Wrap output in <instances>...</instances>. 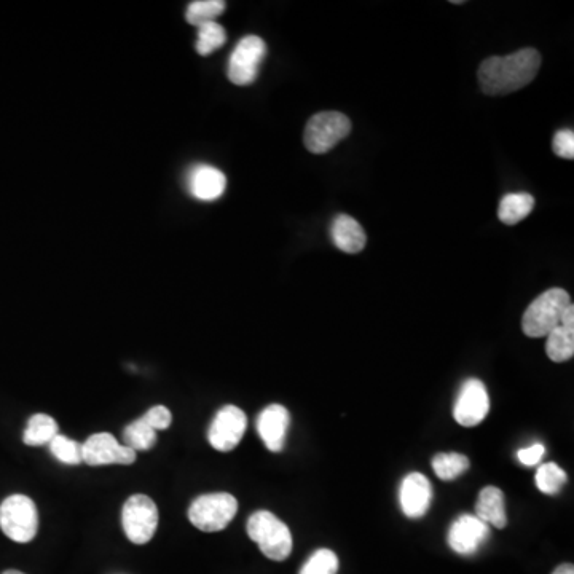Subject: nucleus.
<instances>
[{
	"label": "nucleus",
	"mask_w": 574,
	"mask_h": 574,
	"mask_svg": "<svg viewBox=\"0 0 574 574\" xmlns=\"http://www.w3.org/2000/svg\"><path fill=\"white\" fill-rule=\"evenodd\" d=\"M541 67L535 48H523L508 56H492L480 64V88L488 96L509 95L533 82Z\"/></svg>",
	"instance_id": "1"
},
{
	"label": "nucleus",
	"mask_w": 574,
	"mask_h": 574,
	"mask_svg": "<svg viewBox=\"0 0 574 574\" xmlns=\"http://www.w3.org/2000/svg\"><path fill=\"white\" fill-rule=\"evenodd\" d=\"M571 305L570 294L560 287H552L549 291L536 297L530 303L522 318L523 334L530 339H543L547 334L562 323L563 313Z\"/></svg>",
	"instance_id": "2"
},
{
	"label": "nucleus",
	"mask_w": 574,
	"mask_h": 574,
	"mask_svg": "<svg viewBox=\"0 0 574 574\" xmlns=\"http://www.w3.org/2000/svg\"><path fill=\"white\" fill-rule=\"evenodd\" d=\"M246 530H248L249 538L259 546L267 559L283 562L291 555V530L272 512H254L249 517Z\"/></svg>",
	"instance_id": "3"
},
{
	"label": "nucleus",
	"mask_w": 574,
	"mask_h": 574,
	"mask_svg": "<svg viewBox=\"0 0 574 574\" xmlns=\"http://www.w3.org/2000/svg\"><path fill=\"white\" fill-rule=\"evenodd\" d=\"M0 530L15 543H31L39 531V512L26 495L8 496L0 504Z\"/></svg>",
	"instance_id": "4"
},
{
	"label": "nucleus",
	"mask_w": 574,
	"mask_h": 574,
	"mask_svg": "<svg viewBox=\"0 0 574 574\" xmlns=\"http://www.w3.org/2000/svg\"><path fill=\"white\" fill-rule=\"evenodd\" d=\"M238 512V501L230 493H208L190 504L189 520L205 533H216L229 527Z\"/></svg>",
	"instance_id": "5"
},
{
	"label": "nucleus",
	"mask_w": 574,
	"mask_h": 574,
	"mask_svg": "<svg viewBox=\"0 0 574 574\" xmlns=\"http://www.w3.org/2000/svg\"><path fill=\"white\" fill-rule=\"evenodd\" d=\"M351 131L350 118L342 112H319L308 120L303 142L311 154H326Z\"/></svg>",
	"instance_id": "6"
},
{
	"label": "nucleus",
	"mask_w": 574,
	"mask_h": 574,
	"mask_svg": "<svg viewBox=\"0 0 574 574\" xmlns=\"http://www.w3.org/2000/svg\"><path fill=\"white\" fill-rule=\"evenodd\" d=\"M122 525L131 543H149L158 528V508L147 495H133L123 504Z\"/></svg>",
	"instance_id": "7"
},
{
	"label": "nucleus",
	"mask_w": 574,
	"mask_h": 574,
	"mask_svg": "<svg viewBox=\"0 0 574 574\" xmlns=\"http://www.w3.org/2000/svg\"><path fill=\"white\" fill-rule=\"evenodd\" d=\"M267 55V45L259 36H246L236 44L229 59L227 75L230 82L246 87L256 82L259 67Z\"/></svg>",
	"instance_id": "8"
},
{
	"label": "nucleus",
	"mask_w": 574,
	"mask_h": 574,
	"mask_svg": "<svg viewBox=\"0 0 574 574\" xmlns=\"http://www.w3.org/2000/svg\"><path fill=\"white\" fill-rule=\"evenodd\" d=\"M248 428L246 413L236 405H225L209 426L208 441L217 452H232L240 445Z\"/></svg>",
	"instance_id": "9"
},
{
	"label": "nucleus",
	"mask_w": 574,
	"mask_h": 574,
	"mask_svg": "<svg viewBox=\"0 0 574 574\" xmlns=\"http://www.w3.org/2000/svg\"><path fill=\"white\" fill-rule=\"evenodd\" d=\"M490 398L484 383L477 378H469L461 385L457 402L453 407V418L464 428H474L487 418Z\"/></svg>",
	"instance_id": "10"
},
{
	"label": "nucleus",
	"mask_w": 574,
	"mask_h": 574,
	"mask_svg": "<svg viewBox=\"0 0 574 574\" xmlns=\"http://www.w3.org/2000/svg\"><path fill=\"white\" fill-rule=\"evenodd\" d=\"M83 463L88 466H104V464H133L136 452L125 445L118 444L112 434L98 433L88 437L82 444Z\"/></svg>",
	"instance_id": "11"
},
{
	"label": "nucleus",
	"mask_w": 574,
	"mask_h": 574,
	"mask_svg": "<svg viewBox=\"0 0 574 574\" xmlns=\"http://www.w3.org/2000/svg\"><path fill=\"white\" fill-rule=\"evenodd\" d=\"M488 536H490V527L487 523L477 519L476 516L464 514L452 523L447 541H449L450 549L457 554L472 555L479 551Z\"/></svg>",
	"instance_id": "12"
},
{
	"label": "nucleus",
	"mask_w": 574,
	"mask_h": 574,
	"mask_svg": "<svg viewBox=\"0 0 574 574\" xmlns=\"http://www.w3.org/2000/svg\"><path fill=\"white\" fill-rule=\"evenodd\" d=\"M433 500V487L428 477L421 472H412L402 480L399 503L402 512L409 519H421L429 511Z\"/></svg>",
	"instance_id": "13"
},
{
	"label": "nucleus",
	"mask_w": 574,
	"mask_h": 574,
	"mask_svg": "<svg viewBox=\"0 0 574 574\" xmlns=\"http://www.w3.org/2000/svg\"><path fill=\"white\" fill-rule=\"evenodd\" d=\"M289 425H291V415L283 405H268L267 409L260 412L257 418V433L270 452H283Z\"/></svg>",
	"instance_id": "14"
},
{
	"label": "nucleus",
	"mask_w": 574,
	"mask_h": 574,
	"mask_svg": "<svg viewBox=\"0 0 574 574\" xmlns=\"http://www.w3.org/2000/svg\"><path fill=\"white\" fill-rule=\"evenodd\" d=\"M185 185L193 198L200 201H214L224 195L227 189V177L214 166L198 163L187 171Z\"/></svg>",
	"instance_id": "15"
},
{
	"label": "nucleus",
	"mask_w": 574,
	"mask_h": 574,
	"mask_svg": "<svg viewBox=\"0 0 574 574\" xmlns=\"http://www.w3.org/2000/svg\"><path fill=\"white\" fill-rule=\"evenodd\" d=\"M546 353L554 362H567L574 356V307L563 313L562 323L547 334Z\"/></svg>",
	"instance_id": "16"
},
{
	"label": "nucleus",
	"mask_w": 574,
	"mask_h": 574,
	"mask_svg": "<svg viewBox=\"0 0 574 574\" xmlns=\"http://www.w3.org/2000/svg\"><path fill=\"white\" fill-rule=\"evenodd\" d=\"M331 235L335 246L346 254H358L366 248V232L356 219L346 214L335 217L332 222Z\"/></svg>",
	"instance_id": "17"
},
{
	"label": "nucleus",
	"mask_w": 574,
	"mask_h": 574,
	"mask_svg": "<svg viewBox=\"0 0 574 574\" xmlns=\"http://www.w3.org/2000/svg\"><path fill=\"white\" fill-rule=\"evenodd\" d=\"M476 517L482 522L487 523L488 527L501 528L508 525V516H506V506H504V493L500 488L485 487L479 493L476 504Z\"/></svg>",
	"instance_id": "18"
},
{
	"label": "nucleus",
	"mask_w": 574,
	"mask_h": 574,
	"mask_svg": "<svg viewBox=\"0 0 574 574\" xmlns=\"http://www.w3.org/2000/svg\"><path fill=\"white\" fill-rule=\"evenodd\" d=\"M535 208V198L530 193H508L501 200L498 217L506 225H516L527 219Z\"/></svg>",
	"instance_id": "19"
},
{
	"label": "nucleus",
	"mask_w": 574,
	"mask_h": 574,
	"mask_svg": "<svg viewBox=\"0 0 574 574\" xmlns=\"http://www.w3.org/2000/svg\"><path fill=\"white\" fill-rule=\"evenodd\" d=\"M58 423L47 413H36L29 418L28 426L24 429L23 442L29 447H40L50 444L58 436Z\"/></svg>",
	"instance_id": "20"
},
{
	"label": "nucleus",
	"mask_w": 574,
	"mask_h": 574,
	"mask_svg": "<svg viewBox=\"0 0 574 574\" xmlns=\"http://www.w3.org/2000/svg\"><path fill=\"white\" fill-rule=\"evenodd\" d=\"M123 442H125L123 444L125 447L134 450V452L154 449L155 444H157V431L150 428L141 417L139 420L133 421L131 425L126 426L125 431H123Z\"/></svg>",
	"instance_id": "21"
},
{
	"label": "nucleus",
	"mask_w": 574,
	"mask_h": 574,
	"mask_svg": "<svg viewBox=\"0 0 574 574\" xmlns=\"http://www.w3.org/2000/svg\"><path fill=\"white\" fill-rule=\"evenodd\" d=\"M224 0H195L187 7L185 12V20L192 26H203V24L213 23L216 18L225 12Z\"/></svg>",
	"instance_id": "22"
},
{
	"label": "nucleus",
	"mask_w": 574,
	"mask_h": 574,
	"mask_svg": "<svg viewBox=\"0 0 574 574\" xmlns=\"http://www.w3.org/2000/svg\"><path fill=\"white\" fill-rule=\"evenodd\" d=\"M567 480V472L563 471L559 464L544 463L536 471V487L544 495H557L565 487Z\"/></svg>",
	"instance_id": "23"
},
{
	"label": "nucleus",
	"mask_w": 574,
	"mask_h": 574,
	"mask_svg": "<svg viewBox=\"0 0 574 574\" xmlns=\"http://www.w3.org/2000/svg\"><path fill=\"white\" fill-rule=\"evenodd\" d=\"M433 469L439 479L450 482L468 471L469 460L461 453H437L433 458Z\"/></svg>",
	"instance_id": "24"
},
{
	"label": "nucleus",
	"mask_w": 574,
	"mask_h": 574,
	"mask_svg": "<svg viewBox=\"0 0 574 574\" xmlns=\"http://www.w3.org/2000/svg\"><path fill=\"white\" fill-rule=\"evenodd\" d=\"M227 42V32L221 24L213 23L203 24L198 28L197 52L198 55L208 56L216 52L219 48L224 47Z\"/></svg>",
	"instance_id": "25"
},
{
	"label": "nucleus",
	"mask_w": 574,
	"mask_h": 574,
	"mask_svg": "<svg viewBox=\"0 0 574 574\" xmlns=\"http://www.w3.org/2000/svg\"><path fill=\"white\" fill-rule=\"evenodd\" d=\"M50 450H52L53 457L61 463L71 464V466L83 463L82 444L74 441V439H69V437L58 434L50 442Z\"/></svg>",
	"instance_id": "26"
},
{
	"label": "nucleus",
	"mask_w": 574,
	"mask_h": 574,
	"mask_svg": "<svg viewBox=\"0 0 574 574\" xmlns=\"http://www.w3.org/2000/svg\"><path fill=\"white\" fill-rule=\"evenodd\" d=\"M339 557L331 549H319L303 565L299 574H337Z\"/></svg>",
	"instance_id": "27"
},
{
	"label": "nucleus",
	"mask_w": 574,
	"mask_h": 574,
	"mask_svg": "<svg viewBox=\"0 0 574 574\" xmlns=\"http://www.w3.org/2000/svg\"><path fill=\"white\" fill-rule=\"evenodd\" d=\"M142 420L146 421L147 425L155 431L157 429L165 431L173 423V415H171L170 409H166L165 405H155L142 417Z\"/></svg>",
	"instance_id": "28"
},
{
	"label": "nucleus",
	"mask_w": 574,
	"mask_h": 574,
	"mask_svg": "<svg viewBox=\"0 0 574 574\" xmlns=\"http://www.w3.org/2000/svg\"><path fill=\"white\" fill-rule=\"evenodd\" d=\"M552 150L554 154L565 160H573L574 158V133L571 130H560L555 133L554 141H552Z\"/></svg>",
	"instance_id": "29"
},
{
	"label": "nucleus",
	"mask_w": 574,
	"mask_h": 574,
	"mask_svg": "<svg viewBox=\"0 0 574 574\" xmlns=\"http://www.w3.org/2000/svg\"><path fill=\"white\" fill-rule=\"evenodd\" d=\"M546 447L543 444H533L527 449H522L517 452V458L523 466H536L543 460Z\"/></svg>",
	"instance_id": "30"
},
{
	"label": "nucleus",
	"mask_w": 574,
	"mask_h": 574,
	"mask_svg": "<svg viewBox=\"0 0 574 574\" xmlns=\"http://www.w3.org/2000/svg\"><path fill=\"white\" fill-rule=\"evenodd\" d=\"M552 574H574V567L571 563H565V565H560L559 568H555Z\"/></svg>",
	"instance_id": "31"
},
{
	"label": "nucleus",
	"mask_w": 574,
	"mask_h": 574,
	"mask_svg": "<svg viewBox=\"0 0 574 574\" xmlns=\"http://www.w3.org/2000/svg\"><path fill=\"white\" fill-rule=\"evenodd\" d=\"M2 574H24V573H21V571H18V570H7V571H4V573H2Z\"/></svg>",
	"instance_id": "32"
}]
</instances>
